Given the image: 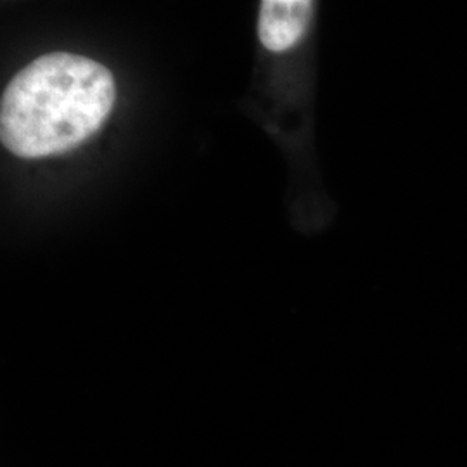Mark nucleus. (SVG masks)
I'll return each mask as SVG.
<instances>
[{
    "instance_id": "f257e3e1",
    "label": "nucleus",
    "mask_w": 467,
    "mask_h": 467,
    "mask_svg": "<svg viewBox=\"0 0 467 467\" xmlns=\"http://www.w3.org/2000/svg\"><path fill=\"white\" fill-rule=\"evenodd\" d=\"M115 99L108 67L78 54H46L21 69L2 94V144L26 160L67 152L99 130Z\"/></svg>"
},
{
    "instance_id": "f03ea898",
    "label": "nucleus",
    "mask_w": 467,
    "mask_h": 467,
    "mask_svg": "<svg viewBox=\"0 0 467 467\" xmlns=\"http://www.w3.org/2000/svg\"><path fill=\"white\" fill-rule=\"evenodd\" d=\"M316 2L310 0H264L260 5L258 36L272 52L295 47L310 28Z\"/></svg>"
}]
</instances>
